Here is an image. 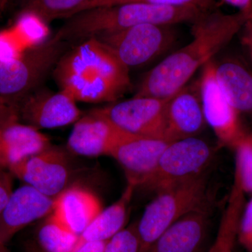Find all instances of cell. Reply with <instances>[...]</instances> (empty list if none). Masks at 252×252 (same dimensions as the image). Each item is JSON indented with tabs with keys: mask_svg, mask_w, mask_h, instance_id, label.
<instances>
[{
	"mask_svg": "<svg viewBox=\"0 0 252 252\" xmlns=\"http://www.w3.org/2000/svg\"><path fill=\"white\" fill-rule=\"evenodd\" d=\"M248 18L243 13L203 11L192 23L191 41L167 56L147 73L135 96L166 99L188 84L198 69L212 61Z\"/></svg>",
	"mask_w": 252,
	"mask_h": 252,
	"instance_id": "cell-1",
	"label": "cell"
},
{
	"mask_svg": "<svg viewBox=\"0 0 252 252\" xmlns=\"http://www.w3.org/2000/svg\"><path fill=\"white\" fill-rule=\"evenodd\" d=\"M60 90L77 102H114L130 87L129 69L98 38L81 41L54 67Z\"/></svg>",
	"mask_w": 252,
	"mask_h": 252,
	"instance_id": "cell-2",
	"label": "cell"
},
{
	"mask_svg": "<svg viewBox=\"0 0 252 252\" xmlns=\"http://www.w3.org/2000/svg\"><path fill=\"white\" fill-rule=\"evenodd\" d=\"M203 11L190 6L125 3L85 10L67 18L55 35L67 41L85 40L142 24L175 26L193 23Z\"/></svg>",
	"mask_w": 252,
	"mask_h": 252,
	"instance_id": "cell-3",
	"label": "cell"
},
{
	"mask_svg": "<svg viewBox=\"0 0 252 252\" xmlns=\"http://www.w3.org/2000/svg\"><path fill=\"white\" fill-rule=\"evenodd\" d=\"M68 42L53 36L10 59L0 58V99L18 109L67 51Z\"/></svg>",
	"mask_w": 252,
	"mask_h": 252,
	"instance_id": "cell-4",
	"label": "cell"
},
{
	"mask_svg": "<svg viewBox=\"0 0 252 252\" xmlns=\"http://www.w3.org/2000/svg\"><path fill=\"white\" fill-rule=\"evenodd\" d=\"M205 173L160 190L146 207L137 222L140 252L151 245L172 223L189 212L207 204Z\"/></svg>",
	"mask_w": 252,
	"mask_h": 252,
	"instance_id": "cell-5",
	"label": "cell"
},
{
	"mask_svg": "<svg viewBox=\"0 0 252 252\" xmlns=\"http://www.w3.org/2000/svg\"><path fill=\"white\" fill-rule=\"evenodd\" d=\"M215 149L198 137L172 141L162 152L152 173L137 189L157 194L205 173Z\"/></svg>",
	"mask_w": 252,
	"mask_h": 252,
	"instance_id": "cell-6",
	"label": "cell"
},
{
	"mask_svg": "<svg viewBox=\"0 0 252 252\" xmlns=\"http://www.w3.org/2000/svg\"><path fill=\"white\" fill-rule=\"evenodd\" d=\"M126 67H138L157 59L176 40L173 26L142 24L99 36Z\"/></svg>",
	"mask_w": 252,
	"mask_h": 252,
	"instance_id": "cell-7",
	"label": "cell"
},
{
	"mask_svg": "<svg viewBox=\"0 0 252 252\" xmlns=\"http://www.w3.org/2000/svg\"><path fill=\"white\" fill-rule=\"evenodd\" d=\"M171 97L161 99L134 96L95 110L119 128L132 135L167 140L166 110Z\"/></svg>",
	"mask_w": 252,
	"mask_h": 252,
	"instance_id": "cell-8",
	"label": "cell"
},
{
	"mask_svg": "<svg viewBox=\"0 0 252 252\" xmlns=\"http://www.w3.org/2000/svg\"><path fill=\"white\" fill-rule=\"evenodd\" d=\"M68 153L67 149L50 145L18 162L9 171L25 185L55 198L71 186L72 167Z\"/></svg>",
	"mask_w": 252,
	"mask_h": 252,
	"instance_id": "cell-9",
	"label": "cell"
},
{
	"mask_svg": "<svg viewBox=\"0 0 252 252\" xmlns=\"http://www.w3.org/2000/svg\"><path fill=\"white\" fill-rule=\"evenodd\" d=\"M199 80L207 124L212 127L220 145L234 148L245 134L241 128L238 113L217 82L213 61L205 64Z\"/></svg>",
	"mask_w": 252,
	"mask_h": 252,
	"instance_id": "cell-10",
	"label": "cell"
},
{
	"mask_svg": "<svg viewBox=\"0 0 252 252\" xmlns=\"http://www.w3.org/2000/svg\"><path fill=\"white\" fill-rule=\"evenodd\" d=\"M77 102L63 91L34 90L20 102L18 117L37 130L58 128L74 124L80 119Z\"/></svg>",
	"mask_w": 252,
	"mask_h": 252,
	"instance_id": "cell-11",
	"label": "cell"
},
{
	"mask_svg": "<svg viewBox=\"0 0 252 252\" xmlns=\"http://www.w3.org/2000/svg\"><path fill=\"white\" fill-rule=\"evenodd\" d=\"M131 135L94 109L74 123L67 149L69 153L81 157H110L118 144Z\"/></svg>",
	"mask_w": 252,
	"mask_h": 252,
	"instance_id": "cell-12",
	"label": "cell"
},
{
	"mask_svg": "<svg viewBox=\"0 0 252 252\" xmlns=\"http://www.w3.org/2000/svg\"><path fill=\"white\" fill-rule=\"evenodd\" d=\"M54 198L25 185L14 190L0 214V239L5 244L28 225L54 211Z\"/></svg>",
	"mask_w": 252,
	"mask_h": 252,
	"instance_id": "cell-13",
	"label": "cell"
},
{
	"mask_svg": "<svg viewBox=\"0 0 252 252\" xmlns=\"http://www.w3.org/2000/svg\"><path fill=\"white\" fill-rule=\"evenodd\" d=\"M206 124L198 79L184 86L169 100L165 137L170 141L195 137Z\"/></svg>",
	"mask_w": 252,
	"mask_h": 252,
	"instance_id": "cell-14",
	"label": "cell"
},
{
	"mask_svg": "<svg viewBox=\"0 0 252 252\" xmlns=\"http://www.w3.org/2000/svg\"><path fill=\"white\" fill-rule=\"evenodd\" d=\"M172 141L131 135L118 144L110 157L125 172L136 190L157 167L160 156Z\"/></svg>",
	"mask_w": 252,
	"mask_h": 252,
	"instance_id": "cell-15",
	"label": "cell"
},
{
	"mask_svg": "<svg viewBox=\"0 0 252 252\" xmlns=\"http://www.w3.org/2000/svg\"><path fill=\"white\" fill-rule=\"evenodd\" d=\"M207 207L195 209L172 223L147 252H199L210 222Z\"/></svg>",
	"mask_w": 252,
	"mask_h": 252,
	"instance_id": "cell-16",
	"label": "cell"
},
{
	"mask_svg": "<svg viewBox=\"0 0 252 252\" xmlns=\"http://www.w3.org/2000/svg\"><path fill=\"white\" fill-rule=\"evenodd\" d=\"M51 145L49 137L32 126L12 121L0 126V167L9 168Z\"/></svg>",
	"mask_w": 252,
	"mask_h": 252,
	"instance_id": "cell-17",
	"label": "cell"
},
{
	"mask_svg": "<svg viewBox=\"0 0 252 252\" xmlns=\"http://www.w3.org/2000/svg\"><path fill=\"white\" fill-rule=\"evenodd\" d=\"M103 210L98 197L80 185H72L54 198L53 214L80 235Z\"/></svg>",
	"mask_w": 252,
	"mask_h": 252,
	"instance_id": "cell-18",
	"label": "cell"
},
{
	"mask_svg": "<svg viewBox=\"0 0 252 252\" xmlns=\"http://www.w3.org/2000/svg\"><path fill=\"white\" fill-rule=\"evenodd\" d=\"M217 82L233 108L240 114L252 115V74L238 61L215 63Z\"/></svg>",
	"mask_w": 252,
	"mask_h": 252,
	"instance_id": "cell-19",
	"label": "cell"
},
{
	"mask_svg": "<svg viewBox=\"0 0 252 252\" xmlns=\"http://www.w3.org/2000/svg\"><path fill=\"white\" fill-rule=\"evenodd\" d=\"M135 190V185L127 182V187L120 198L99 212L79 235L78 245L86 242H107L124 229L127 221L129 205Z\"/></svg>",
	"mask_w": 252,
	"mask_h": 252,
	"instance_id": "cell-20",
	"label": "cell"
},
{
	"mask_svg": "<svg viewBox=\"0 0 252 252\" xmlns=\"http://www.w3.org/2000/svg\"><path fill=\"white\" fill-rule=\"evenodd\" d=\"M79 235L67 228L54 214L44 218L27 245L28 252H73Z\"/></svg>",
	"mask_w": 252,
	"mask_h": 252,
	"instance_id": "cell-21",
	"label": "cell"
},
{
	"mask_svg": "<svg viewBox=\"0 0 252 252\" xmlns=\"http://www.w3.org/2000/svg\"><path fill=\"white\" fill-rule=\"evenodd\" d=\"M245 200L239 194H230L223 212L216 238L207 252H233L238 240L240 218Z\"/></svg>",
	"mask_w": 252,
	"mask_h": 252,
	"instance_id": "cell-22",
	"label": "cell"
},
{
	"mask_svg": "<svg viewBox=\"0 0 252 252\" xmlns=\"http://www.w3.org/2000/svg\"><path fill=\"white\" fill-rule=\"evenodd\" d=\"M88 0H28L26 9L41 21L67 18L77 13Z\"/></svg>",
	"mask_w": 252,
	"mask_h": 252,
	"instance_id": "cell-23",
	"label": "cell"
},
{
	"mask_svg": "<svg viewBox=\"0 0 252 252\" xmlns=\"http://www.w3.org/2000/svg\"><path fill=\"white\" fill-rule=\"evenodd\" d=\"M234 149V177L238 179L245 193L252 194V134L244 135Z\"/></svg>",
	"mask_w": 252,
	"mask_h": 252,
	"instance_id": "cell-24",
	"label": "cell"
},
{
	"mask_svg": "<svg viewBox=\"0 0 252 252\" xmlns=\"http://www.w3.org/2000/svg\"><path fill=\"white\" fill-rule=\"evenodd\" d=\"M132 2L148 3V4L162 5V6H177V7L190 6V7L198 8L203 11L215 9V0H88L85 4L79 8L76 14L85 10L99 7V6H112V5Z\"/></svg>",
	"mask_w": 252,
	"mask_h": 252,
	"instance_id": "cell-25",
	"label": "cell"
},
{
	"mask_svg": "<svg viewBox=\"0 0 252 252\" xmlns=\"http://www.w3.org/2000/svg\"><path fill=\"white\" fill-rule=\"evenodd\" d=\"M140 241L137 222L125 227L108 240L104 252H140Z\"/></svg>",
	"mask_w": 252,
	"mask_h": 252,
	"instance_id": "cell-26",
	"label": "cell"
},
{
	"mask_svg": "<svg viewBox=\"0 0 252 252\" xmlns=\"http://www.w3.org/2000/svg\"><path fill=\"white\" fill-rule=\"evenodd\" d=\"M238 240L248 252H252V197L245 204L238 232Z\"/></svg>",
	"mask_w": 252,
	"mask_h": 252,
	"instance_id": "cell-27",
	"label": "cell"
},
{
	"mask_svg": "<svg viewBox=\"0 0 252 252\" xmlns=\"http://www.w3.org/2000/svg\"><path fill=\"white\" fill-rule=\"evenodd\" d=\"M13 177L9 170L0 167V214L14 191Z\"/></svg>",
	"mask_w": 252,
	"mask_h": 252,
	"instance_id": "cell-28",
	"label": "cell"
},
{
	"mask_svg": "<svg viewBox=\"0 0 252 252\" xmlns=\"http://www.w3.org/2000/svg\"><path fill=\"white\" fill-rule=\"evenodd\" d=\"M15 120H19L18 109L0 99V126Z\"/></svg>",
	"mask_w": 252,
	"mask_h": 252,
	"instance_id": "cell-29",
	"label": "cell"
},
{
	"mask_svg": "<svg viewBox=\"0 0 252 252\" xmlns=\"http://www.w3.org/2000/svg\"><path fill=\"white\" fill-rule=\"evenodd\" d=\"M223 3L234 6L243 13L248 20L252 17V0H221Z\"/></svg>",
	"mask_w": 252,
	"mask_h": 252,
	"instance_id": "cell-30",
	"label": "cell"
},
{
	"mask_svg": "<svg viewBox=\"0 0 252 252\" xmlns=\"http://www.w3.org/2000/svg\"><path fill=\"white\" fill-rule=\"evenodd\" d=\"M107 242H86L78 245L73 252H104Z\"/></svg>",
	"mask_w": 252,
	"mask_h": 252,
	"instance_id": "cell-31",
	"label": "cell"
},
{
	"mask_svg": "<svg viewBox=\"0 0 252 252\" xmlns=\"http://www.w3.org/2000/svg\"><path fill=\"white\" fill-rule=\"evenodd\" d=\"M243 40L244 44L248 48L252 63V38L244 35Z\"/></svg>",
	"mask_w": 252,
	"mask_h": 252,
	"instance_id": "cell-32",
	"label": "cell"
},
{
	"mask_svg": "<svg viewBox=\"0 0 252 252\" xmlns=\"http://www.w3.org/2000/svg\"><path fill=\"white\" fill-rule=\"evenodd\" d=\"M245 28V31L244 35L252 38V17L247 21Z\"/></svg>",
	"mask_w": 252,
	"mask_h": 252,
	"instance_id": "cell-33",
	"label": "cell"
},
{
	"mask_svg": "<svg viewBox=\"0 0 252 252\" xmlns=\"http://www.w3.org/2000/svg\"><path fill=\"white\" fill-rule=\"evenodd\" d=\"M0 252H11L6 247V244L1 241V239H0Z\"/></svg>",
	"mask_w": 252,
	"mask_h": 252,
	"instance_id": "cell-34",
	"label": "cell"
},
{
	"mask_svg": "<svg viewBox=\"0 0 252 252\" xmlns=\"http://www.w3.org/2000/svg\"><path fill=\"white\" fill-rule=\"evenodd\" d=\"M7 3L8 0H0V12L4 11Z\"/></svg>",
	"mask_w": 252,
	"mask_h": 252,
	"instance_id": "cell-35",
	"label": "cell"
}]
</instances>
